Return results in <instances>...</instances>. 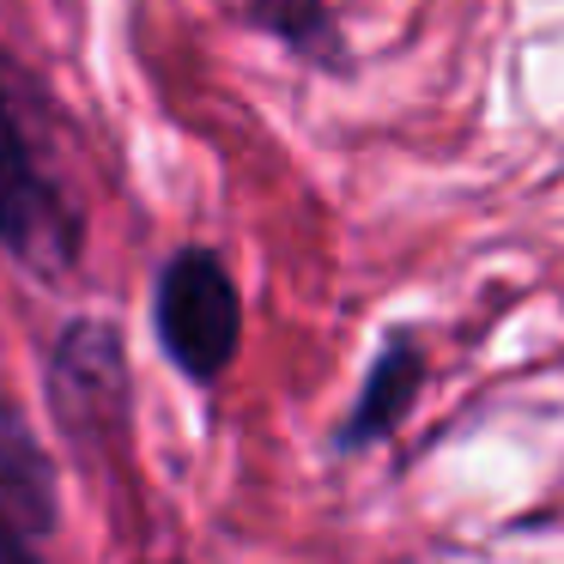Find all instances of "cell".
<instances>
[{"instance_id":"277c9868","label":"cell","mask_w":564,"mask_h":564,"mask_svg":"<svg viewBox=\"0 0 564 564\" xmlns=\"http://www.w3.org/2000/svg\"><path fill=\"white\" fill-rule=\"evenodd\" d=\"M62 534V474L19 394L0 382V558H31Z\"/></svg>"},{"instance_id":"7a4b0ae2","label":"cell","mask_w":564,"mask_h":564,"mask_svg":"<svg viewBox=\"0 0 564 564\" xmlns=\"http://www.w3.org/2000/svg\"><path fill=\"white\" fill-rule=\"evenodd\" d=\"M43 406L55 437L74 449L79 467L116 474L134 443V370H128L122 322L67 316L43 352Z\"/></svg>"},{"instance_id":"3957f363","label":"cell","mask_w":564,"mask_h":564,"mask_svg":"<svg viewBox=\"0 0 564 564\" xmlns=\"http://www.w3.org/2000/svg\"><path fill=\"white\" fill-rule=\"evenodd\" d=\"M152 340L188 389H219L243 352V285L213 243H176L152 273Z\"/></svg>"},{"instance_id":"5b68a950","label":"cell","mask_w":564,"mask_h":564,"mask_svg":"<svg viewBox=\"0 0 564 564\" xmlns=\"http://www.w3.org/2000/svg\"><path fill=\"white\" fill-rule=\"evenodd\" d=\"M425 370H431V358H425V340H419L413 328L382 334V346H377V358H370L365 382H358L352 406L340 413V425H334V437H328V455L346 462V455H365V449H377V443H389L394 431L413 419L419 394H425Z\"/></svg>"},{"instance_id":"6da1fadb","label":"cell","mask_w":564,"mask_h":564,"mask_svg":"<svg viewBox=\"0 0 564 564\" xmlns=\"http://www.w3.org/2000/svg\"><path fill=\"white\" fill-rule=\"evenodd\" d=\"M0 256L31 280H67L86 256V213L37 134V91L0 50Z\"/></svg>"},{"instance_id":"8992f818","label":"cell","mask_w":564,"mask_h":564,"mask_svg":"<svg viewBox=\"0 0 564 564\" xmlns=\"http://www.w3.org/2000/svg\"><path fill=\"white\" fill-rule=\"evenodd\" d=\"M231 19L256 37L280 43L292 62H304L310 74H352V43L340 31V13H334V0H225Z\"/></svg>"}]
</instances>
